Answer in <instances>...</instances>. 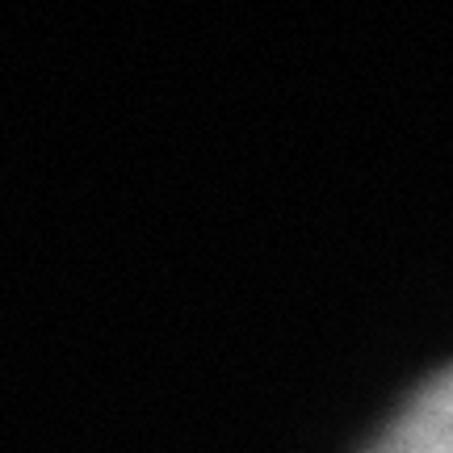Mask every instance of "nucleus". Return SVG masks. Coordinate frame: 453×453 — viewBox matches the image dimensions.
<instances>
[{
	"label": "nucleus",
	"mask_w": 453,
	"mask_h": 453,
	"mask_svg": "<svg viewBox=\"0 0 453 453\" xmlns=\"http://www.w3.org/2000/svg\"><path fill=\"white\" fill-rule=\"evenodd\" d=\"M365 453H453V365L428 378Z\"/></svg>",
	"instance_id": "1"
}]
</instances>
